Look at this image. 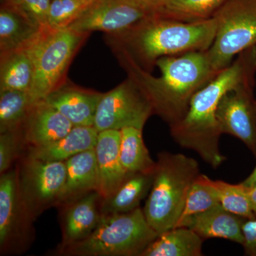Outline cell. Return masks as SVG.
Returning a JSON list of instances; mask_svg holds the SVG:
<instances>
[{"mask_svg":"<svg viewBox=\"0 0 256 256\" xmlns=\"http://www.w3.org/2000/svg\"><path fill=\"white\" fill-rule=\"evenodd\" d=\"M237 56L194 94L185 116L170 126L172 136L178 146L194 151L213 168H218L226 160L220 150L222 134L216 119L220 99L228 90L256 77V45Z\"/></svg>","mask_w":256,"mask_h":256,"instance_id":"1","label":"cell"},{"mask_svg":"<svg viewBox=\"0 0 256 256\" xmlns=\"http://www.w3.org/2000/svg\"><path fill=\"white\" fill-rule=\"evenodd\" d=\"M121 58L129 77L150 100L154 114L170 126L182 118L192 97L218 74L212 67L206 50L160 58L156 65L161 73L159 77L153 76L127 57Z\"/></svg>","mask_w":256,"mask_h":256,"instance_id":"2","label":"cell"},{"mask_svg":"<svg viewBox=\"0 0 256 256\" xmlns=\"http://www.w3.org/2000/svg\"><path fill=\"white\" fill-rule=\"evenodd\" d=\"M216 28L214 16L185 22L156 13L128 31L112 36L117 38L122 56L150 72L162 57L208 50L214 40Z\"/></svg>","mask_w":256,"mask_h":256,"instance_id":"3","label":"cell"},{"mask_svg":"<svg viewBox=\"0 0 256 256\" xmlns=\"http://www.w3.org/2000/svg\"><path fill=\"white\" fill-rule=\"evenodd\" d=\"M200 174V165L182 154H158L152 185L143 212L150 226L160 235L178 224L188 190Z\"/></svg>","mask_w":256,"mask_h":256,"instance_id":"4","label":"cell"},{"mask_svg":"<svg viewBox=\"0 0 256 256\" xmlns=\"http://www.w3.org/2000/svg\"><path fill=\"white\" fill-rule=\"evenodd\" d=\"M158 236L139 207L127 213L102 214L88 236L53 254L64 256H140Z\"/></svg>","mask_w":256,"mask_h":256,"instance_id":"5","label":"cell"},{"mask_svg":"<svg viewBox=\"0 0 256 256\" xmlns=\"http://www.w3.org/2000/svg\"><path fill=\"white\" fill-rule=\"evenodd\" d=\"M89 33L69 28H42L26 45L34 66L30 94L34 102L44 100L48 94L64 84L72 58Z\"/></svg>","mask_w":256,"mask_h":256,"instance_id":"6","label":"cell"},{"mask_svg":"<svg viewBox=\"0 0 256 256\" xmlns=\"http://www.w3.org/2000/svg\"><path fill=\"white\" fill-rule=\"evenodd\" d=\"M216 32L206 50L212 67L220 72L236 56L256 45V0H229L214 14Z\"/></svg>","mask_w":256,"mask_h":256,"instance_id":"7","label":"cell"},{"mask_svg":"<svg viewBox=\"0 0 256 256\" xmlns=\"http://www.w3.org/2000/svg\"><path fill=\"white\" fill-rule=\"evenodd\" d=\"M16 168L24 203L34 220L56 206L66 178L65 162L44 161L26 154Z\"/></svg>","mask_w":256,"mask_h":256,"instance_id":"8","label":"cell"},{"mask_svg":"<svg viewBox=\"0 0 256 256\" xmlns=\"http://www.w3.org/2000/svg\"><path fill=\"white\" fill-rule=\"evenodd\" d=\"M154 114L150 100L130 77L102 94L94 120L98 132L107 130H121L134 127L143 130L146 121Z\"/></svg>","mask_w":256,"mask_h":256,"instance_id":"9","label":"cell"},{"mask_svg":"<svg viewBox=\"0 0 256 256\" xmlns=\"http://www.w3.org/2000/svg\"><path fill=\"white\" fill-rule=\"evenodd\" d=\"M18 186V168L0 176V252L21 254L34 237L33 220Z\"/></svg>","mask_w":256,"mask_h":256,"instance_id":"10","label":"cell"},{"mask_svg":"<svg viewBox=\"0 0 256 256\" xmlns=\"http://www.w3.org/2000/svg\"><path fill=\"white\" fill-rule=\"evenodd\" d=\"M255 79L226 92L216 110L222 134L238 138L256 156V100Z\"/></svg>","mask_w":256,"mask_h":256,"instance_id":"11","label":"cell"},{"mask_svg":"<svg viewBox=\"0 0 256 256\" xmlns=\"http://www.w3.org/2000/svg\"><path fill=\"white\" fill-rule=\"evenodd\" d=\"M156 14L128 0H95L68 28L82 32L120 34Z\"/></svg>","mask_w":256,"mask_h":256,"instance_id":"12","label":"cell"},{"mask_svg":"<svg viewBox=\"0 0 256 256\" xmlns=\"http://www.w3.org/2000/svg\"><path fill=\"white\" fill-rule=\"evenodd\" d=\"M102 201L95 191L60 206L62 238L56 250L84 240L95 230L102 215Z\"/></svg>","mask_w":256,"mask_h":256,"instance_id":"13","label":"cell"},{"mask_svg":"<svg viewBox=\"0 0 256 256\" xmlns=\"http://www.w3.org/2000/svg\"><path fill=\"white\" fill-rule=\"evenodd\" d=\"M74 127L60 111L42 100L33 106L20 130L26 148H38L58 140Z\"/></svg>","mask_w":256,"mask_h":256,"instance_id":"14","label":"cell"},{"mask_svg":"<svg viewBox=\"0 0 256 256\" xmlns=\"http://www.w3.org/2000/svg\"><path fill=\"white\" fill-rule=\"evenodd\" d=\"M120 136V130L101 131L94 148L98 171V193L102 198L114 193L130 174L121 162Z\"/></svg>","mask_w":256,"mask_h":256,"instance_id":"15","label":"cell"},{"mask_svg":"<svg viewBox=\"0 0 256 256\" xmlns=\"http://www.w3.org/2000/svg\"><path fill=\"white\" fill-rule=\"evenodd\" d=\"M102 94L64 82L43 100L60 111L74 126H94Z\"/></svg>","mask_w":256,"mask_h":256,"instance_id":"16","label":"cell"},{"mask_svg":"<svg viewBox=\"0 0 256 256\" xmlns=\"http://www.w3.org/2000/svg\"><path fill=\"white\" fill-rule=\"evenodd\" d=\"M42 28L32 21L18 3L4 0L0 9V54L26 46Z\"/></svg>","mask_w":256,"mask_h":256,"instance_id":"17","label":"cell"},{"mask_svg":"<svg viewBox=\"0 0 256 256\" xmlns=\"http://www.w3.org/2000/svg\"><path fill=\"white\" fill-rule=\"evenodd\" d=\"M65 163V184L56 207L63 206L90 192H98V171L94 149L72 156Z\"/></svg>","mask_w":256,"mask_h":256,"instance_id":"18","label":"cell"},{"mask_svg":"<svg viewBox=\"0 0 256 256\" xmlns=\"http://www.w3.org/2000/svg\"><path fill=\"white\" fill-rule=\"evenodd\" d=\"M245 220L224 210L220 204L192 216L181 226L191 228L204 240L223 238L242 245L244 242L242 224Z\"/></svg>","mask_w":256,"mask_h":256,"instance_id":"19","label":"cell"},{"mask_svg":"<svg viewBox=\"0 0 256 256\" xmlns=\"http://www.w3.org/2000/svg\"><path fill=\"white\" fill-rule=\"evenodd\" d=\"M98 131L94 126H74L63 138L38 148H26L28 156L48 162H66L95 148Z\"/></svg>","mask_w":256,"mask_h":256,"instance_id":"20","label":"cell"},{"mask_svg":"<svg viewBox=\"0 0 256 256\" xmlns=\"http://www.w3.org/2000/svg\"><path fill=\"white\" fill-rule=\"evenodd\" d=\"M154 172L130 174L114 193L102 198V214L127 213L139 208L150 191Z\"/></svg>","mask_w":256,"mask_h":256,"instance_id":"21","label":"cell"},{"mask_svg":"<svg viewBox=\"0 0 256 256\" xmlns=\"http://www.w3.org/2000/svg\"><path fill=\"white\" fill-rule=\"evenodd\" d=\"M204 239L188 227H175L160 235L140 256H202Z\"/></svg>","mask_w":256,"mask_h":256,"instance_id":"22","label":"cell"},{"mask_svg":"<svg viewBox=\"0 0 256 256\" xmlns=\"http://www.w3.org/2000/svg\"><path fill=\"white\" fill-rule=\"evenodd\" d=\"M34 76V62L26 46L1 55L0 90L30 92Z\"/></svg>","mask_w":256,"mask_h":256,"instance_id":"23","label":"cell"},{"mask_svg":"<svg viewBox=\"0 0 256 256\" xmlns=\"http://www.w3.org/2000/svg\"><path fill=\"white\" fill-rule=\"evenodd\" d=\"M121 162L129 174L153 172L156 162L152 159L142 138V130L129 127L120 130Z\"/></svg>","mask_w":256,"mask_h":256,"instance_id":"24","label":"cell"},{"mask_svg":"<svg viewBox=\"0 0 256 256\" xmlns=\"http://www.w3.org/2000/svg\"><path fill=\"white\" fill-rule=\"evenodd\" d=\"M229 0H168L158 12L164 18L196 22L213 18Z\"/></svg>","mask_w":256,"mask_h":256,"instance_id":"25","label":"cell"},{"mask_svg":"<svg viewBox=\"0 0 256 256\" xmlns=\"http://www.w3.org/2000/svg\"><path fill=\"white\" fill-rule=\"evenodd\" d=\"M34 104L28 92L0 90V133L20 130Z\"/></svg>","mask_w":256,"mask_h":256,"instance_id":"26","label":"cell"},{"mask_svg":"<svg viewBox=\"0 0 256 256\" xmlns=\"http://www.w3.org/2000/svg\"><path fill=\"white\" fill-rule=\"evenodd\" d=\"M218 205H220V198L212 184V180L206 175L200 174L188 190L182 213L175 227L181 226L192 216L206 212Z\"/></svg>","mask_w":256,"mask_h":256,"instance_id":"27","label":"cell"},{"mask_svg":"<svg viewBox=\"0 0 256 256\" xmlns=\"http://www.w3.org/2000/svg\"><path fill=\"white\" fill-rule=\"evenodd\" d=\"M212 184L218 193L220 204L224 210L246 220L256 217L249 198L248 188L242 183L234 184L220 180H212Z\"/></svg>","mask_w":256,"mask_h":256,"instance_id":"28","label":"cell"},{"mask_svg":"<svg viewBox=\"0 0 256 256\" xmlns=\"http://www.w3.org/2000/svg\"><path fill=\"white\" fill-rule=\"evenodd\" d=\"M95 0H52L48 12L50 28H68Z\"/></svg>","mask_w":256,"mask_h":256,"instance_id":"29","label":"cell"},{"mask_svg":"<svg viewBox=\"0 0 256 256\" xmlns=\"http://www.w3.org/2000/svg\"><path fill=\"white\" fill-rule=\"evenodd\" d=\"M25 148L21 130L0 133V174L12 169Z\"/></svg>","mask_w":256,"mask_h":256,"instance_id":"30","label":"cell"},{"mask_svg":"<svg viewBox=\"0 0 256 256\" xmlns=\"http://www.w3.org/2000/svg\"><path fill=\"white\" fill-rule=\"evenodd\" d=\"M18 3L38 26L41 28L48 26V12L52 0H20Z\"/></svg>","mask_w":256,"mask_h":256,"instance_id":"31","label":"cell"},{"mask_svg":"<svg viewBox=\"0 0 256 256\" xmlns=\"http://www.w3.org/2000/svg\"><path fill=\"white\" fill-rule=\"evenodd\" d=\"M242 247L245 255L256 256V217L245 220L242 224Z\"/></svg>","mask_w":256,"mask_h":256,"instance_id":"32","label":"cell"},{"mask_svg":"<svg viewBox=\"0 0 256 256\" xmlns=\"http://www.w3.org/2000/svg\"><path fill=\"white\" fill-rule=\"evenodd\" d=\"M132 2L134 4L140 5L142 8H146L158 13L160 8L168 1V0H128Z\"/></svg>","mask_w":256,"mask_h":256,"instance_id":"33","label":"cell"},{"mask_svg":"<svg viewBox=\"0 0 256 256\" xmlns=\"http://www.w3.org/2000/svg\"><path fill=\"white\" fill-rule=\"evenodd\" d=\"M242 183L248 188H255L256 186V166L254 168V171L252 172V174L249 175Z\"/></svg>","mask_w":256,"mask_h":256,"instance_id":"34","label":"cell"},{"mask_svg":"<svg viewBox=\"0 0 256 256\" xmlns=\"http://www.w3.org/2000/svg\"><path fill=\"white\" fill-rule=\"evenodd\" d=\"M249 198L252 204V208L256 216V186L255 188H248Z\"/></svg>","mask_w":256,"mask_h":256,"instance_id":"35","label":"cell"},{"mask_svg":"<svg viewBox=\"0 0 256 256\" xmlns=\"http://www.w3.org/2000/svg\"><path fill=\"white\" fill-rule=\"evenodd\" d=\"M12 1H14L15 2H20V0H12Z\"/></svg>","mask_w":256,"mask_h":256,"instance_id":"36","label":"cell"}]
</instances>
